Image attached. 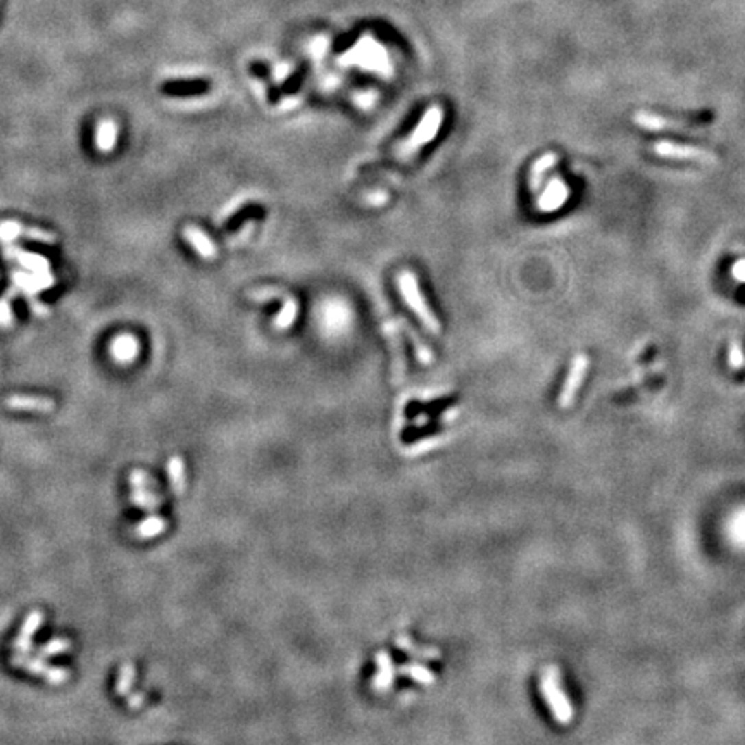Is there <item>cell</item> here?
<instances>
[{"label":"cell","mask_w":745,"mask_h":745,"mask_svg":"<svg viewBox=\"0 0 745 745\" xmlns=\"http://www.w3.org/2000/svg\"><path fill=\"white\" fill-rule=\"evenodd\" d=\"M540 690L549 706L554 720L559 724H569L573 720V706L569 697L565 694L561 683V673L556 666H549L543 670L540 678Z\"/></svg>","instance_id":"6da1fadb"},{"label":"cell","mask_w":745,"mask_h":745,"mask_svg":"<svg viewBox=\"0 0 745 745\" xmlns=\"http://www.w3.org/2000/svg\"><path fill=\"white\" fill-rule=\"evenodd\" d=\"M399 287H401V294L402 297H404V300L407 302L412 313L421 320V323L425 324L431 333H440V323H438L437 316L431 313V309L426 304L414 274L409 273V271H404V273L399 274Z\"/></svg>","instance_id":"7a4b0ae2"},{"label":"cell","mask_w":745,"mask_h":745,"mask_svg":"<svg viewBox=\"0 0 745 745\" xmlns=\"http://www.w3.org/2000/svg\"><path fill=\"white\" fill-rule=\"evenodd\" d=\"M442 119H444V113H442L440 107H437V106L431 107V109L423 116V119L419 121L418 128L411 133L407 142L402 145V149H401L402 156H404V154L412 152V150L419 149V147L425 145V143L431 142V140L435 139V135L438 133V130H440Z\"/></svg>","instance_id":"3957f363"},{"label":"cell","mask_w":745,"mask_h":745,"mask_svg":"<svg viewBox=\"0 0 745 745\" xmlns=\"http://www.w3.org/2000/svg\"><path fill=\"white\" fill-rule=\"evenodd\" d=\"M587 371H589V357L585 354H576L575 359L571 362V368H569L568 377H566L565 385L561 388V394H559V407L566 409L573 404L576 394H578L580 387H582L583 380L587 377Z\"/></svg>","instance_id":"277c9868"},{"label":"cell","mask_w":745,"mask_h":745,"mask_svg":"<svg viewBox=\"0 0 745 745\" xmlns=\"http://www.w3.org/2000/svg\"><path fill=\"white\" fill-rule=\"evenodd\" d=\"M654 152L659 157L673 161H699V163H713L714 161V157L711 156L707 150L694 145H681V143L667 142V140L654 143Z\"/></svg>","instance_id":"5b68a950"},{"label":"cell","mask_w":745,"mask_h":745,"mask_svg":"<svg viewBox=\"0 0 745 745\" xmlns=\"http://www.w3.org/2000/svg\"><path fill=\"white\" fill-rule=\"evenodd\" d=\"M397 670L394 666V659L387 650H380L377 654V673L371 680V687L375 692H388L395 681Z\"/></svg>","instance_id":"8992f818"},{"label":"cell","mask_w":745,"mask_h":745,"mask_svg":"<svg viewBox=\"0 0 745 745\" xmlns=\"http://www.w3.org/2000/svg\"><path fill=\"white\" fill-rule=\"evenodd\" d=\"M43 619H45V614L42 611L35 609L25 617V623H23L21 630H19L18 639L12 643V649L16 652L21 654H29L33 650V637L38 632L40 626L43 625Z\"/></svg>","instance_id":"52a82bcc"},{"label":"cell","mask_w":745,"mask_h":745,"mask_svg":"<svg viewBox=\"0 0 745 745\" xmlns=\"http://www.w3.org/2000/svg\"><path fill=\"white\" fill-rule=\"evenodd\" d=\"M569 197V189L568 185L561 180V178H554L549 181L547 189L543 190L542 197L539 200V209L543 213H550V211H557L563 204L568 200Z\"/></svg>","instance_id":"ba28073f"},{"label":"cell","mask_w":745,"mask_h":745,"mask_svg":"<svg viewBox=\"0 0 745 745\" xmlns=\"http://www.w3.org/2000/svg\"><path fill=\"white\" fill-rule=\"evenodd\" d=\"M395 646H397L399 650H402V652L407 654L409 657H412V659L416 661H435L442 657V652L437 647L416 643L411 637L404 635V633L395 637Z\"/></svg>","instance_id":"9c48e42d"},{"label":"cell","mask_w":745,"mask_h":745,"mask_svg":"<svg viewBox=\"0 0 745 745\" xmlns=\"http://www.w3.org/2000/svg\"><path fill=\"white\" fill-rule=\"evenodd\" d=\"M5 407L16 411H36L50 412L56 409V402L47 397H35V395H9L5 399Z\"/></svg>","instance_id":"30bf717a"},{"label":"cell","mask_w":745,"mask_h":745,"mask_svg":"<svg viewBox=\"0 0 745 745\" xmlns=\"http://www.w3.org/2000/svg\"><path fill=\"white\" fill-rule=\"evenodd\" d=\"M110 352L117 362H132L139 355L140 344L133 335H119L114 338Z\"/></svg>","instance_id":"8fae6325"},{"label":"cell","mask_w":745,"mask_h":745,"mask_svg":"<svg viewBox=\"0 0 745 745\" xmlns=\"http://www.w3.org/2000/svg\"><path fill=\"white\" fill-rule=\"evenodd\" d=\"M0 233L4 235V237H8V235H23V237L35 238V240L56 241V233H52V231H45V230H40V228H33V226H25V224H19V223L2 224V226H0Z\"/></svg>","instance_id":"7c38bea8"},{"label":"cell","mask_w":745,"mask_h":745,"mask_svg":"<svg viewBox=\"0 0 745 745\" xmlns=\"http://www.w3.org/2000/svg\"><path fill=\"white\" fill-rule=\"evenodd\" d=\"M633 121L639 124L640 128L649 130V132H664V130H676L680 124L673 123V121L666 119L663 116H657V114L646 113V110H640L633 116Z\"/></svg>","instance_id":"4fadbf2b"},{"label":"cell","mask_w":745,"mask_h":745,"mask_svg":"<svg viewBox=\"0 0 745 745\" xmlns=\"http://www.w3.org/2000/svg\"><path fill=\"white\" fill-rule=\"evenodd\" d=\"M183 233H185V238H187L193 247H196V250L200 254V256H204V257L216 256V247H214L211 238L207 237L202 230H199V228H196V226H187Z\"/></svg>","instance_id":"5bb4252c"},{"label":"cell","mask_w":745,"mask_h":745,"mask_svg":"<svg viewBox=\"0 0 745 745\" xmlns=\"http://www.w3.org/2000/svg\"><path fill=\"white\" fill-rule=\"evenodd\" d=\"M397 673L402 676L411 678L412 681L419 683V685H433L435 683V673H433L429 667H426L425 664L419 663H407L402 664L401 667H397Z\"/></svg>","instance_id":"9a60e30c"},{"label":"cell","mask_w":745,"mask_h":745,"mask_svg":"<svg viewBox=\"0 0 745 745\" xmlns=\"http://www.w3.org/2000/svg\"><path fill=\"white\" fill-rule=\"evenodd\" d=\"M167 476H169L171 488L174 493H183L187 486V475H185V462L180 456H173L167 461Z\"/></svg>","instance_id":"2e32d148"},{"label":"cell","mask_w":745,"mask_h":745,"mask_svg":"<svg viewBox=\"0 0 745 745\" xmlns=\"http://www.w3.org/2000/svg\"><path fill=\"white\" fill-rule=\"evenodd\" d=\"M167 530V521L164 518H161V516L157 515H152L149 516V518L143 519L142 523H139V525L135 526V530H133V533H135L139 539H154V536L161 535V533H164Z\"/></svg>","instance_id":"e0dca14e"},{"label":"cell","mask_w":745,"mask_h":745,"mask_svg":"<svg viewBox=\"0 0 745 745\" xmlns=\"http://www.w3.org/2000/svg\"><path fill=\"white\" fill-rule=\"evenodd\" d=\"M207 90V85L204 82H169L163 86V93L171 97H185V95H197Z\"/></svg>","instance_id":"ac0fdd59"},{"label":"cell","mask_w":745,"mask_h":745,"mask_svg":"<svg viewBox=\"0 0 745 745\" xmlns=\"http://www.w3.org/2000/svg\"><path fill=\"white\" fill-rule=\"evenodd\" d=\"M130 499L135 506L145 509V511H156L163 506V497L149 488H133L130 493Z\"/></svg>","instance_id":"d6986e66"},{"label":"cell","mask_w":745,"mask_h":745,"mask_svg":"<svg viewBox=\"0 0 745 745\" xmlns=\"http://www.w3.org/2000/svg\"><path fill=\"white\" fill-rule=\"evenodd\" d=\"M557 159L559 157L556 156V154H545V156L540 157L539 161H536L535 164H533L532 167V173H530V189L533 190V192H536V189L540 187V183H542L543 180V174L547 173L549 169H552L554 166H556Z\"/></svg>","instance_id":"ffe728a7"},{"label":"cell","mask_w":745,"mask_h":745,"mask_svg":"<svg viewBox=\"0 0 745 745\" xmlns=\"http://www.w3.org/2000/svg\"><path fill=\"white\" fill-rule=\"evenodd\" d=\"M116 124L109 119L102 121L99 126V132H97V145H99V149L102 150V152H109V150H113L114 145H116Z\"/></svg>","instance_id":"44dd1931"},{"label":"cell","mask_w":745,"mask_h":745,"mask_svg":"<svg viewBox=\"0 0 745 745\" xmlns=\"http://www.w3.org/2000/svg\"><path fill=\"white\" fill-rule=\"evenodd\" d=\"M135 676H137L135 666H133L132 663H124L123 666H121L119 676H117V681H116V694H117V696H121V697L130 696V690H132L133 681H135Z\"/></svg>","instance_id":"7402d4cb"},{"label":"cell","mask_w":745,"mask_h":745,"mask_svg":"<svg viewBox=\"0 0 745 745\" xmlns=\"http://www.w3.org/2000/svg\"><path fill=\"white\" fill-rule=\"evenodd\" d=\"M71 647H73V643H71V640H69V639H54V640H50V642H47L45 646L40 647L38 652H36V656L47 659V657L57 656V654L69 652V650H71Z\"/></svg>","instance_id":"603a6c76"},{"label":"cell","mask_w":745,"mask_h":745,"mask_svg":"<svg viewBox=\"0 0 745 745\" xmlns=\"http://www.w3.org/2000/svg\"><path fill=\"white\" fill-rule=\"evenodd\" d=\"M128 480H130L132 488H149V490L157 488L156 480H154L149 473L142 471V469H133V471L130 473Z\"/></svg>","instance_id":"cb8c5ba5"},{"label":"cell","mask_w":745,"mask_h":745,"mask_svg":"<svg viewBox=\"0 0 745 745\" xmlns=\"http://www.w3.org/2000/svg\"><path fill=\"white\" fill-rule=\"evenodd\" d=\"M728 366L731 369H742L745 366V354L740 342L733 340L728 347Z\"/></svg>","instance_id":"d4e9b609"},{"label":"cell","mask_w":745,"mask_h":745,"mask_svg":"<svg viewBox=\"0 0 745 745\" xmlns=\"http://www.w3.org/2000/svg\"><path fill=\"white\" fill-rule=\"evenodd\" d=\"M69 674L71 673H69V670H66V667L54 666V667H49V671L43 674V678H45L49 683H52V685H59V683H64V681L68 680Z\"/></svg>","instance_id":"484cf974"},{"label":"cell","mask_w":745,"mask_h":745,"mask_svg":"<svg viewBox=\"0 0 745 745\" xmlns=\"http://www.w3.org/2000/svg\"><path fill=\"white\" fill-rule=\"evenodd\" d=\"M437 445H440V437H429V438H425V440H421V444H418V447H412V451L425 452V451H429V449H435Z\"/></svg>","instance_id":"4316f807"},{"label":"cell","mask_w":745,"mask_h":745,"mask_svg":"<svg viewBox=\"0 0 745 745\" xmlns=\"http://www.w3.org/2000/svg\"><path fill=\"white\" fill-rule=\"evenodd\" d=\"M731 273H733L735 280L745 283V259L737 261V263H735V266H733V270H731Z\"/></svg>","instance_id":"83f0119b"},{"label":"cell","mask_w":745,"mask_h":745,"mask_svg":"<svg viewBox=\"0 0 745 745\" xmlns=\"http://www.w3.org/2000/svg\"><path fill=\"white\" fill-rule=\"evenodd\" d=\"M143 700H145V694L143 692H137V694H132L128 699V706L132 707V709H139L140 706L143 704Z\"/></svg>","instance_id":"f1b7e54d"},{"label":"cell","mask_w":745,"mask_h":745,"mask_svg":"<svg viewBox=\"0 0 745 745\" xmlns=\"http://www.w3.org/2000/svg\"><path fill=\"white\" fill-rule=\"evenodd\" d=\"M11 321V307L8 302H0V323L8 324Z\"/></svg>","instance_id":"f546056e"},{"label":"cell","mask_w":745,"mask_h":745,"mask_svg":"<svg viewBox=\"0 0 745 745\" xmlns=\"http://www.w3.org/2000/svg\"><path fill=\"white\" fill-rule=\"evenodd\" d=\"M458 412H459L458 407H451L449 411H445L444 416H440V421H444V423L452 421V419L458 418Z\"/></svg>","instance_id":"4dcf8cb0"},{"label":"cell","mask_w":745,"mask_h":745,"mask_svg":"<svg viewBox=\"0 0 745 745\" xmlns=\"http://www.w3.org/2000/svg\"><path fill=\"white\" fill-rule=\"evenodd\" d=\"M428 421H429V418H428V416H423V418H418V419H416V421H414V425L421 426V425H425V423H428Z\"/></svg>","instance_id":"1f68e13d"}]
</instances>
